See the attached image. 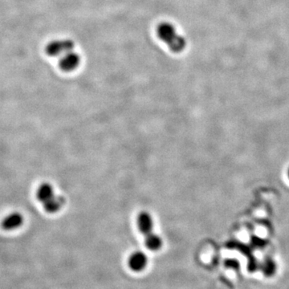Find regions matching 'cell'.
<instances>
[{"mask_svg": "<svg viewBox=\"0 0 289 289\" xmlns=\"http://www.w3.org/2000/svg\"><path fill=\"white\" fill-rule=\"evenodd\" d=\"M146 246L151 251H158L162 248V239L158 234L151 232L146 235Z\"/></svg>", "mask_w": 289, "mask_h": 289, "instance_id": "obj_9", "label": "cell"}, {"mask_svg": "<svg viewBox=\"0 0 289 289\" xmlns=\"http://www.w3.org/2000/svg\"><path fill=\"white\" fill-rule=\"evenodd\" d=\"M148 259L144 253L136 252L131 255L129 260V266L134 272H141L147 267Z\"/></svg>", "mask_w": 289, "mask_h": 289, "instance_id": "obj_5", "label": "cell"}, {"mask_svg": "<svg viewBox=\"0 0 289 289\" xmlns=\"http://www.w3.org/2000/svg\"><path fill=\"white\" fill-rule=\"evenodd\" d=\"M74 43L71 39H61L50 42L46 47V53L50 57H59L72 51Z\"/></svg>", "mask_w": 289, "mask_h": 289, "instance_id": "obj_2", "label": "cell"}, {"mask_svg": "<svg viewBox=\"0 0 289 289\" xmlns=\"http://www.w3.org/2000/svg\"><path fill=\"white\" fill-rule=\"evenodd\" d=\"M65 204V199L61 196H54L51 200L43 203V207L47 213H57Z\"/></svg>", "mask_w": 289, "mask_h": 289, "instance_id": "obj_8", "label": "cell"}, {"mask_svg": "<svg viewBox=\"0 0 289 289\" xmlns=\"http://www.w3.org/2000/svg\"><path fill=\"white\" fill-rule=\"evenodd\" d=\"M55 196V192L54 189L51 184L44 182L42 183L40 186L38 187L37 191H36V198L40 203H46L49 200H51L52 198Z\"/></svg>", "mask_w": 289, "mask_h": 289, "instance_id": "obj_7", "label": "cell"}, {"mask_svg": "<svg viewBox=\"0 0 289 289\" xmlns=\"http://www.w3.org/2000/svg\"><path fill=\"white\" fill-rule=\"evenodd\" d=\"M159 39L166 43L169 49L174 53H181L186 47V39L178 35L174 26L170 23H162L157 28Z\"/></svg>", "mask_w": 289, "mask_h": 289, "instance_id": "obj_1", "label": "cell"}, {"mask_svg": "<svg viewBox=\"0 0 289 289\" xmlns=\"http://www.w3.org/2000/svg\"><path fill=\"white\" fill-rule=\"evenodd\" d=\"M137 227L139 231L144 235L152 232L154 227V221L152 217L147 212H141L137 217Z\"/></svg>", "mask_w": 289, "mask_h": 289, "instance_id": "obj_6", "label": "cell"}, {"mask_svg": "<svg viewBox=\"0 0 289 289\" xmlns=\"http://www.w3.org/2000/svg\"><path fill=\"white\" fill-rule=\"evenodd\" d=\"M80 58L78 54L71 51L63 55L60 61V68L65 72H72L79 66Z\"/></svg>", "mask_w": 289, "mask_h": 289, "instance_id": "obj_3", "label": "cell"}, {"mask_svg": "<svg viewBox=\"0 0 289 289\" xmlns=\"http://www.w3.org/2000/svg\"><path fill=\"white\" fill-rule=\"evenodd\" d=\"M23 223H24L23 215L18 212H15L5 217L1 225L5 231H12L21 227Z\"/></svg>", "mask_w": 289, "mask_h": 289, "instance_id": "obj_4", "label": "cell"}]
</instances>
